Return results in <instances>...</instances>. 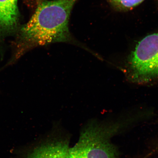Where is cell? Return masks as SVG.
<instances>
[{"instance_id":"obj_6","label":"cell","mask_w":158,"mask_h":158,"mask_svg":"<svg viewBox=\"0 0 158 158\" xmlns=\"http://www.w3.org/2000/svg\"><path fill=\"white\" fill-rule=\"evenodd\" d=\"M114 5L120 9H129L139 4L144 0H110Z\"/></svg>"},{"instance_id":"obj_2","label":"cell","mask_w":158,"mask_h":158,"mask_svg":"<svg viewBox=\"0 0 158 158\" xmlns=\"http://www.w3.org/2000/svg\"><path fill=\"white\" fill-rule=\"evenodd\" d=\"M122 126L91 123L83 129L78 141L70 148V158H117L110 138Z\"/></svg>"},{"instance_id":"obj_5","label":"cell","mask_w":158,"mask_h":158,"mask_svg":"<svg viewBox=\"0 0 158 158\" xmlns=\"http://www.w3.org/2000/svg\"><path fill=\"white\" fill-rule=\"evenodd\" d=\"M17 0H0V28L7 29L16 24Z\"/></svg>"},{"instance_id":"obj_1","label":"cell","mask_w":158,"mask_h":158,"mask_svg":"<svg viewBox=\"0 0 158 158\" xmlns=\"http://www.w3.org/2000/svg\"><path fill=\"white\" fill-rule=\"evenodd\" d=\"M77 0H41L30 19L21 29V56L35 47L55 43H71L88 50L71 34L69 23Z\"/></svg>"},{"instance_id":"obj_7","label":"cell","mask_w":158,"mask_h":158,"mask_svg":"<svg viewBox=\"0 0 158 158\" xmlns=\"http://www.w3.org/2000/svg\"><path fill=\"white\" fill-rule=\"evenodd\" d=\"M40 1H41V0H36V2H37V3H38Z\"/></svg>"},{"instance_id":"obj_4","label":"cell","mask_w":158,"mask_h":158,"mask_svg":"<svg viewBox=\"0 0 158 158\" xmlns=\"http://www.w3.org/2000/svg\"><path fill=\"white\" fill-rule=\"evenodd\" d=\"M70 149L67 140L55 139L15 151L12 158H70Z\"/></svg>"},{"instance_id":"obj_3","label":"cell","mask_w":158,"mask_h":158,"mask_svg":"<svg viewBox=\"0 0 158 158\" xmlns=\"http://www.w3.org/2000/svg\"><path fill=\"white\" fill-rule=\"evenodd\" d=\"M130 78L144 83L158 78V33L147 35L140 41L128 58Z\"/></svg>"}]
</instances>
